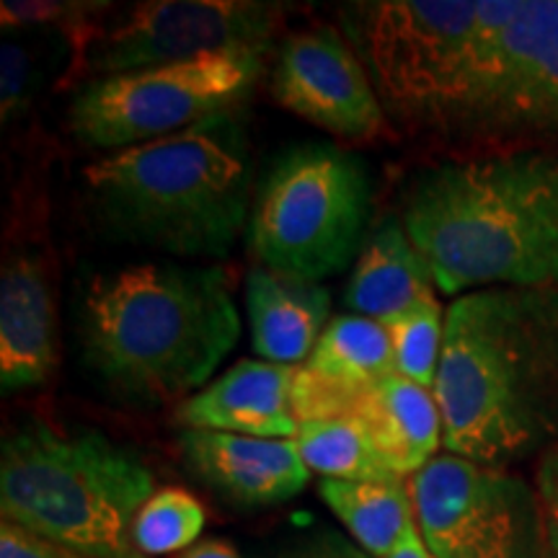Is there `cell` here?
Instances as JSON below:
<instances>
[{"instance_id": "cell-4", "label": "cell", "mask_w": 558, "mask_h": 558, "mask_svg": "<svg viewBox=\"0 0 558 558\" xmlns=\"http://www.w3.org/2000/svg\"><path fill=\"white\" fill-rule=\"evenodd\" d=\"M90 213L117 241L222 259L248 226L254 160L246 117L220 111L169 137L114 150L83 171Z\"/></svg>"}, {"instance_id": "cell-14", "label": "cell", "mask_w": 558, "mask_h": 558, "mask_svg": "<svg viewBox=\"0 0 558 558\" xmlns=\"http://www.w3.org/2000/svg\"><path fill=\"white\" fill-rule=\"evenodd\" d=\"M58 360V316L45 262L32 251H13L0 271V390L11 396L45 386Z\"/></svg>"}, {"instance_id": "cell-15", "label": "cell", "mask_w": 558, "mask_h": 558, "mask_svg": "<svg viewBox=\"0 0 558 558\" xmlns=\"http://www.w3.org/2000/svg\"><path fill=\"white\" fill-rule=\"evenodd\" d=\"M298 367L267 360H241L209 386L181 401L173 418L181 429L295 439L300 422L292 409Z\"/></svg>"}, {"instance_id": "cell-28", "label": "cell", "mask_w": 558, "mask_h": 558, "mask_svg": "<svg viewBox=\"0 0 558 558\" xmlns=\"http://www.w3.org/2000/svg\"><path fill=\"white\" fill-rule=\"evenodd\" d=\"M277 558H373L362 550L357 543L347 541L344 535L333 533V530H316V533L305 535L279 550Z\"/></svg>"}, {"instance_id": "cell-21", "label": "cell", "mask_w": 558, "mask_h": 558, "mask_svg": "<svg viewBox=\"0 0 558 558\" xmlns=\"http://www.w3.org/2000/svg\"><path fill=\"white\" fill-rule=\"evenodd\" d=\"M300 458L311 473L331 481H403L375 448L365 424L354 416L303 422L295 437Z\"/></svg>"}, {"instance_id": "cell-30", "label": "cell", "mask_w": 558, "mask_h": 558, "mask_svg": "<svg viewBox=\"0 0 558 558\" xmlns=\"http://www.w3.org/2000/svg\"><path fill=\"white\" fill-rule=\"evenodd\" d=\"M181 558H241V556H239V550L230 546V543L213 538V541L197 543L190 554H184Z\"/></svg>"}, {"instance_id": "cell-20", "label": "cell", "mask_w": 558, "mask_h": 558, "mask_svg": "<svg viewBox=\"0 0 558 558\" xmlns=\"http://www.w3.org/2000/svg\"><path fill=\"white\" fill-rule=\"evenodd\" d=\"M303 365L354 396H365L396 373L388 329L357 313L333 316Z\"/></svg>"}, {"instance_id": "cell-27", "label": "cell", "mask_w": 558, "mask_h": 558, "mask_svg": "<svg viewBox=\"0 0 558 558\" xmlns=\"http://www.w3.org/2000/svg\"><path fill=\"white\" fill-rule=\"evenodd\" d=\"M535 494H538L550 554L558 558V442L554 448L543 452L538 460V471H535Z\"/></svg>"}, {"instance_id": "cell-24", "label": "cell", "mask_w": 558, "mask_h": 558, "mask_svg": "<svg viewBox=\"0 0 558 558\" xmlns=\"http://www.w3.org/2000/svg\"><path fill=\"white\" fill-rule=\"evenodd\" d=\"M109 9V3H78V0L73 3L70 0H3L0 21H3L5 34L58 29L73 41L75 52H78Z\"/></svg>"}, {"instance_id": "cell-8", "label": "cell", "mask_w": 558, "mask_h": 558, "mask_svg": "<svg viewBox=\"0 0 558 558\" xmlns=\"http://www.w3.org/2000/svg\"><path fill=\"white\" fill-rule=\"evenodd\" d=\"M476 13L473 0H357L341 5L339 21L386 117L442 130L469 60Z\"/></svg>"}, {"instance_id": "cell-29", "label": "cell", "mask_w": 558, "mask_h": 558, "mask_svg": "<svg viewBox=\"0 0 558 558\" xmlns=\"http://www.w3.org/2000/svg\"><path fill=\"white\" fill-rule=\"evenodd\" d=\"M386 558H435V556H432V550L427 548V543H424L422 533H418V525L414 522V525L407 530V535H403L399 546L390 550Z\"/></svg>"}, {"instance_id": "cell-11", "label": "cell", "mask_w": 558, "mask_h": 558, "mask_svg": "<svg viewBox=\"0 0 558 558\" xmlns=\"http://www.w3.org/2000/svg\"><path fill=\"white\" fill-rule=\"evenodd\" d=\"M277 21V5L254 0H148L109 11L75 52V70L107 78L209 54H267Z\"/></svg>"}, {"instance_id": "cell-18", "label": "cell", "mask_w": 558, "mask_h": 558, "mask_svg": "<svg viewBox=\"0 0 558 558\" xmlns=\"http://www.w3.org/2000/svg\"><path fill=\"white\" fill-rule=\"evenodd\" d=\"M352 416L365 424L375 448L401 478L432 463L442 445V414L435 393L399 373L369 388Z\"/></svg>"}, {"instance_id": "cell-22", "label": "cell", "mask_w": 558, "mask_h": 558, "mask_svg": "<svg viewBox=\"0 0 558 558\" xmlns=\"http://www.w3.org/2000/svg\"><path fill=\"white\" fill-rule=\"evenodd\" d=\"M205 507L184 488H158L140 507L132 543L143 556H169L197 543L205 530Z\"/></svg>"}, {"instance_id": "cell-2", "label": "cell", "mask_w": 558, "mask_h": 558, "mask_svg": "<svg viewBox=\"0 0 558 558\" xmlns=\"http://www.w3.org/2000/svg\"><path fill=\"white\" fill-rule=\"evenodd\" d=\"M83 367L135 407L186 401L241 337L228 275L213 264L143 262L94 271L75 308Z\"/></svg>"}, {"instance_id": "cell-5", "label": "cell", "mask_w": 558, "mask_h": 558, "mask_svg": "<svg viewBox=\"0 0 558 558\" xmlns=\"http://www.w3.org/2000/svg\"><path fill=\"white\" fill-rule=\"evenodd\" d=\"M156 478L135 450L99 429L65 432L29 418L3 439V520L88 558H148L132 543Z\"/></svg>"}, {"instance_id": "cell-13", "label": "cell", "mask_w": 558, "mask_h": 558, "mask_svg": "<svg viewBox=\"0 0 558 558\" xmlns=\"http://www.w3.org/2000/svg\"><path fill=\"white\" fill-rule=\"evenodd\" d=\"M177 448L194 478L241 507L279 505L298 497L311 481L295 439L181 429Z\"/></svg>"}, {"instance_id": "cell-3", "label": "cell", "mask_w": 558, "mask_h": 558, "mask_svg": "<svg viewBox=\"0 0 558 558\" xmlns=\"http://www.w3.org/2000/svg\"><path fill=\"white\" fill-rule=\"evenodd\" d=\"M401 220L445 295L558 284V148L429 166L411 181Z\"/></svg>"}, {"instance_id": "cell-1", "label": "cell", "mask_w": 558, "mask_h": 558, "mask_svg": "<svg viewBox=\"0 0 558 558\" xmlns=\"http://www.w3.org/2000/svg\"><path fill=\"white\" fill-rule=\"evenodd\" d=\"M442 448L488 469L558 442V284L465 292L445 308Z\"/></svg>"}, {"instance_id": "cell-16", "label": "cell", "mask_w": 558, "mask_h": 558, "mask_svg": "<svg viewBox=\"0 0 558 558\" xmlns=\"http://www.w3.org/2000/svg\"><path fill=\"white\" fill-rule=\"evenodd\" d=\"M246 316L259 360L298 367L331 324V292L320 282L254 267L246 275Z\"/></svg>"}, {"instance_id": "cell-10", "label": "cell", "mask_w": 558, "mask_h": 558, "mask_svg": "<svg viewBox=\"0 0 558 558\" xmlns=\"http://www.w3.org/2000/svg\"><path fill=\"white\" fill-rule=\"evenodd\" d=\"M409 494L435 558H554L535 486L507 469L445 452L409 478Z\"/></svg>"}, {"instance_id": "cell-25", "label": "cell", "mask_w": 558, "mask_h": 558, "mask_svg": "<svg viewBox=\"0 0 558 558\" xmlns=\"http://www.w3.org/2000/svg\"><path fill=\"white\" fill-rule=\"evenodd\" d=\"M39 83L41 73L32 47L5 37L0 45V122L3 128L26 117Z\"/></svg>"}, {"instance_id": "cell-23", "label": "cell", "mask_w": 558, "mask_h": 558, "mask_svg": "<svg viewBox=\"0 0 558 558\" xmlns=\"http://www.w3.org/2000/svg\"><path fill=\"white\" fill-rule=\"evenodd\" d=\"M386 329L393 344L396 373L422 388H435L445 344V311L437 295L388 320Z\"/></svg>"}, {"instance_id": "cell-6", "label": "cell", "mask_w": 558, "mask_h": 558, "mask_svg": "<svg viewBox=\"0 0 558 558\" xmlns=\"http://www.w3.org/2000/svg\"><path fill=\"white\" fill-rule=\"evenodd\" d=\"M367 218L365 163L333 143H300L256 184L246 239L259 267L320 282L357 262Z\"/></svg>"}, {"instance_id": "cell-9", "label": "cell", "mask_w": 558, "mask_h": 558, "mask_svg": "<svg viewBox=\"0 0 558 558\" xmlns=\"http://www.w3.org/2000/svg\"><path fill=\"white\" fill-rule=\"evenodd\" d=\"M262 73V52H228L90 78L73 94L68 128L86 148L124 150L241 109Z\"/></svg>"}, {"instance_id": "cell-7", "label": "cell", "mask_w": 558, "mask_h": 558, "mask_svg": "<svg viewBox=\"0 0 558 558\" xmlns=\"http://www.w3.org/2000/svg\"><path fill=\"white\" fill-rule=\"evenodd\" d=\"M442 130L558 143V0H481Z\"/></svg>"}, {"instance_id": "cell-12", "label": "cell", "mask_w": 558, "mask_h": 558, "mask_svg": "<svg viewBox=\"0 0 558 558\" xmlns=\"http://www.w3.org/2000/svg\"><path fill=\"white\" fill-rule=\"evenodd\" d=\"M271 94L279 107L333 137L373 140L386 128L360 54L333 26L295 32L277 47Z\"/></svg>"}, {"instance_id": "cell-26", "label": "cell", "mask_w": 558, "mask_h": 558, "mask_svg": "<svg viewBox=\"0 0 558 558\" xmlns=\"http://www.w3.org/2000/svg\"><path fill=\"white\" fill-rule=\"evenodd\" d=\"M0 558H88L60 543H52L32 530L5 522L0 525Z\"/></svg>"}, {"instance_id": "cell-19", "label": "cell", "mask_w": 558, "mask_h": 558, "mask_svg": "<svg viewBox=\"0 0 558 558\" xmlns=\"http://www.w3.org/2000/svg\"><path fill=\"white\" fill-rule=\"evenodd\" d=\"M320 499L344 522L354 543L373 558H386L414 525L409 484L320 478Z\"/></svg>"}, {"instance_id": "cell-17", "label": "cell", "mask_w": 558, "mask_h": 558, "mask_svg": "<svg viewBox=\"0 0 558 558\" xmlns=\"http://www.w3.org/2000/svg\"><path fill=\"white\" fill-rule=\"evenodd\" d=\"M432 271L401 218L386 215L367 230L344 288V305L386 326L416 303L437 295Z\"/></svg>"}]
</instances>
